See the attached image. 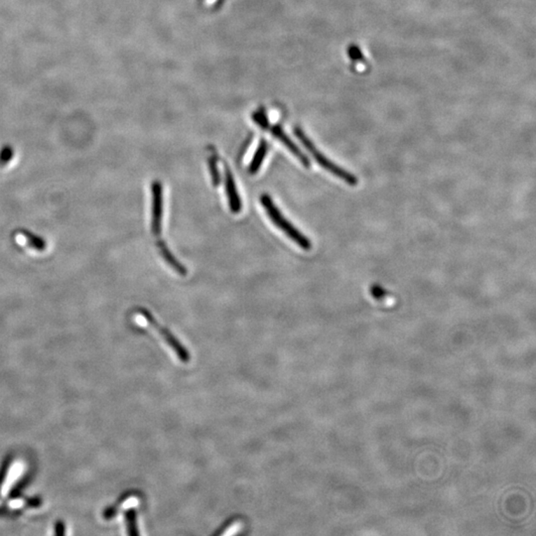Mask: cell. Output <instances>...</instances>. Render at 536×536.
<instances>
[{
  "label": "cell",
  "instance_id": "14",
  "mask_svg": "<svg viewBox=\"0 0 536 536\" xmlns=\"http://www.w3.org/2000/svg\"><path fill=\"white\" fill-rule=\"evenodd\" d=\"M348 54L352 61H362L364 59V56H362V53L357 45H351L348 49Z\"/></svg>",
  "mask_w": 536,
  "mask_h": 536
},
{
  "label": "cell",
  "instance_id": "5",
  "mask_svg": "<svg viewBox=\"0 0 536 536\" xmlns=\"http://www.w3.org/2000/svg\"><path fill=\"white\" fill-rule=\"evenodd\" d=\"M265 129H269L270 132H271V134L276 137L279 141L282 142L283 146H285L286 148L288 149V150L290 151V153H292L293 155L295 156V157L297 158L299 161H300L301 164L304 166L306 168L310 167V159L307 157V155H305V154L302 153V150H301V149L299 148V147L296 146V144L294 143V142L291 141L288 136H287L285 132H283V129H282L281 127H278V125L270 127V125H268Z\"/></svg>",
  "mask_w": 536,
  "mask_h": 536
},
{
  "label": "cell",
  "instance_id": "11",
  "mask_svg": "<svg viewBox=\"0 0 536 536\" xmlns=\"http://www.w3.org/2000/svg\"><path fill=\"white\" fill-rule=\"evenodd\" d=\"M14 157V149L13 146H6L0 150V168L8 164Z\"/></svg>",
  "mask_w": 536,
  "mask_h": 536
},
{
  "label": "cell",
  "instance_id": "9",
  "mask_svg": "<svg viewBox=\"0 0 536 536\" xmlns=\"http://www.w3.org/2000/svg\"><path fill=\"white\" fill-rule=\"evenodd\" d=\"M157 246L159 248V251H160V255H162V258H164L165 262H167L168 265H169L170 267L177 272V274L182 275V276H185V275L188 274V270L184 267V265H182L181 262H178L176 258L172 255V253H171L169 248H167V246H166L164 241H159Z\"/></svg>",
  "mask_w": 536,
  "mask_h": 536
},
{
  "label": "cell",
  "instance_id": "13",
  "mask_svg": "<svg viewBox=\"0 0 536 536\" xmlns=\"http://www.w3.org/2000/svg\"><path fill=\"white\" fill-rule=\"evenodd\" d=\"M127 530L129 535H139L136 530V521H135V512L134 509L127 514Z\"/></svg>",
  "mask_w": 536,
  "mask_h": 536
},
{
  "label": "cell",
  "instance_id": "3",
  "mask_svg": "<svg viewBox=\"0 0 536 536\" xmlns=\"http://www.w3.org/2000/svg\"><path fill=\"white\" fill-rule=\"evenodd\" d=\"M141 315L146 320V323L149 326L153 327V329H155L158 332L159 335L162 337V339H164L166 344L172 348L178 359L181 360L182 362H189L190 355L188 351L183 347V345L175 338V336L171 332L168 331L164 327L160 326L148 311L141 310Z\"/></svg>",
  "mask_w": 536,
  "mask_h": 536
},
{
  "label": "cell",
  "instance_id": "2",
  "mask_svg": "<svg viewBox=\"0 0 536 536\" xmlns=\"http://www.w3.org/2000/svg\"><path fill=\"white\" fill-rule=\"evenodd\" d=\"M260 202H262V205L265 208V212L267 213L268 217L270 218L275 226L281 229L289 239H292L294 243L300 246L301 248L304 251L311 250L312 244H311L310 239L285 219V217L282 215L281 211L275 206L274 201L267 194H263L260 197Z\"/></svg>",
  "mask_w": 536,
  "mask_h": 536
},
{
  "label": "cell",
  "instance_id": "8",
  "mask_svg": "<svg viewBox=\"0 0 536 536\" xmlns=\"http://www.w3.org/2000/svg\"><path fill=\"white\" fill-rule=\"evenodd\" d=\"M17 241L19 243L28 246L31 250L39 251V253L45 251L47 248L46 241H45L44 239L37 236V234H33V232L25 231V230L18 232Z\"/></svg>",
  "mask_w": 536,
  "mask_h": 536
},
{
  "label": "cell",
  "instance_id": "4",
  "mask_svg": "<svg viewBox=\"0 0 536 536\" xmlns=\"http://www.w3.org/2000/svg\"><path fill=\"white\" fill-rule=\"evenodd\" d=\"M153 207H151V231L158 237L162 231L163 219V189L159 181H154L151 186Z\"/></svg>",
  "mask_w": 536,
  "mask_h": 536
},
{
  "label": "cell",
  "instance_id": "7",
  "mask_svg": "<svg viewBox=\"0 0 536 536\" xmlns=\"http://www.w3.org/2000/svg\"><path fill=\"white\" fill-rule=\"evenodd\" d=\"M25 472V463L22 461H16L11 465L10 468L7 471L6 479L2 481L0 486V494L7 495L10 493L11 488L17 483L19 479H21Z\"/></svg>",
  "mask_w": 536,
  "mask_h": 536
},
{
  "label": "cell",
  "instance_id": "1",
  "mask_svg": "<svg viewBox=\"0 0 536 536\" xmlns=\"http://www.w3.org/2000/svg\"><path fill=\"white\" fill-rule=\"evenodd\" d=\"M294 134L300 141L301 143L303 144V146L309 151L311 155L317 161L318 164L322 166L325 170L332 173L334 176L338 177L339 179L350 185V186H357L358 183H359L358 177L353 174V173L348 172V170L344 169L341 166L336 164L333 161L330 160L323 153H320L317 147L315 146V144L311 141L309 137L303 132L300 127H295Z\"/></svg>",
  "mask_w": 536,
  "mask_h": 536
},
{
  "label": "cell",
  "instance_id": "12",
  "mask_svg": "<svg viewBox=\"0 0 536 536\" xmlns=\"http://www.w3.org/2000/svg\"><path fill=\"white\" fill-rule=\"evenodd\" d=\"M209 168H210L211 176H212L213 185L215 187L219 186L220 183V176L219 168H218L217 159L212 157L209 159Z\"/></svg>",
  "mask_w": 536,
  "mask_h": 536
},
{
  "label": "cell",
  "instance_id": "10",
  "mask_svg": "<svg viewBox=\"0 0 536 536\" xmlns=\"http://www.w3.org/2000/svg\"><path fill=\"white\" fill-rule=\"evenodd\" d=\"M268 151V144L265 141H262L258 144V149H256L255 155H253V160L251 161L250 167H248V173L251 175H255L258 172V170L262 167L263 160H265V156H267Z\"/></svg>",
  "mask_w": 536,
  "mask_h": 536
},
{
  "label": "cell",
  "instance_id": "6",
  "mask_svg": "<svg viewBox=\"0 0 536 536\" xmlns=\"http://www.w3.org/2000/svg\"><path fill=\"white\" fill-rule=\"evenodd\" d=\"M225 167V183H226V191L227 199H229L230 209L232 213H239L241 211V200L239 198L238 189H237L236 182L232 176L231 169L227 164Z\"/></svg>",
  "mask_w": 536,
  "mask_h": 536
}]
</instances>
